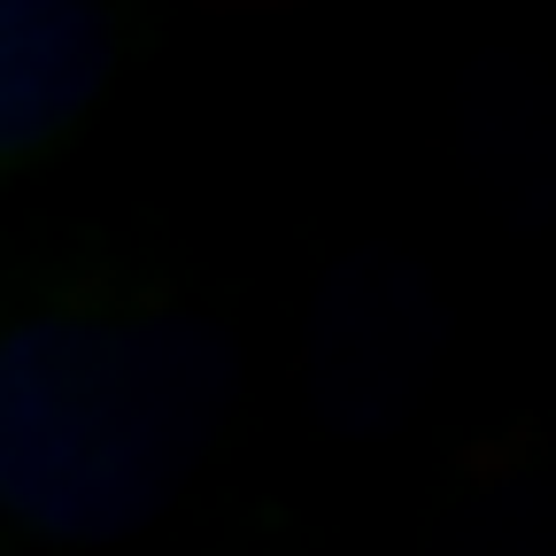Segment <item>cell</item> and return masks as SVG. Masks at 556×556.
<instances>
[{
  "label": "cell",
  "mask_w": 556,
  "mask_h": 556,
  "mask_svg": "<svg viewBox=\"0 0 556 556\" xmlns=\"http://www.w3.org/2000/svg\"><path fill=\"white\" fill-rule=\"evenodd\" d=\"M225 340L148 309H39L0 348V503L39 541L155 526L232 417Z\"/></svg>",
  "instance_id": "cell-1"
},
{
  "label": "cell",
  "mask_w": 556,
  "mask_h": 556,
  "mask_svg": "<svg viewBox=\"0 0 556 556\" xmlns=\"http://www.w3.org/2000/svg\"><path fill=\"white\" fill-rule=\"evenodd\" d=\"M441 294L433 278L402 255H364L332 270V287L309 317V417L340 441L394 433L426 402L441 371Z\"/></svg>",
  "instance_id": "cell-2"
},
{
  "label": "cell",
  "mask_w": 556,
  "mask_h": 556,
  "mask_svg": "<svg viewBox=\"0 0 556 556\" xmlns=\"http://www.w3.org/2000/svg\"><path fill=\"white\" fill-rule=\"evenodd\" d=\"M109 24L78 0H9L0 9V155L31 163L39 148L101 101Z\"/></svg>",
  "instance_id": "cell-3"
}]
</instances>
